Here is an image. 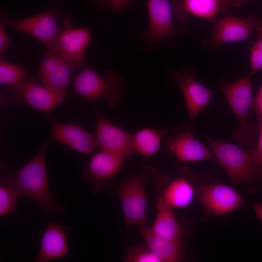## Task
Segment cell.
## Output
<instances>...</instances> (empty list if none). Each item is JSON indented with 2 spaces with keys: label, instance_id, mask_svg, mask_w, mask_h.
Returning <instances> with one entry per match:
<instances>
[{
  "label": "cell",
  "instance_id": "22",
  "mask_svg": "<svg viewBox=\"0 0 262 262\" xmlns=\"http://www.w3.org/2000/svg\"><path fill=\"white\" fill-rule=\"evenodd\" d=\"M196 195L194 184L183 174L171 181L159 197L173 209H183L191 205Z\"/></svg>",
  "mask_w": 262,
  "mask_h": 262
},
{
  "label": "cell",
  "instance_id": "19",
  "mask_svg": "<svg viewBox=\"0 0 262 262\" xmlns=\"http://www.w3.org/2000/svg\"><path fill=\"white\" fill-rule=\"evenodd\" d=\"M229 6L226 0H174L172 4L175 16L183 22L190 16L214 21Z\"/></svg>",
  "mask_w": 262,
  "mask_h": 262
},
{
  "label": "cell",
  "instance_id": "3",
  "mask_svg": "<svg viewBox=\"0 0 262 262\" xmlns=\"http://www.w3.org/2000/svg\"><path fill=\"white\" fill-rule=\"evenodd\" d=\"M249 74L234 82L220 81V91L224 95L239 122V126L232 133L233 139L248 146L252 149L256 146L259 127L247 121V115L253 108V98Z\"/></svg>",
  "mask_w": 262,
  "mask_h": 262
},
{
  "label": "cell",
  "instance_id": "33",
  "mask_svg": "<svg viewBox=\"0 0 262 262\" xmlns=\"http://www.w3.org/2000/svg\"><path fill=\"white\" fill-rule=\"evenodd\" d=\"M259 122H262V118L259 120Z\"/></svg>",
  "mask_w": 262,
  "mask_h": 262
},
{
  "label": "cell",
  "instance_id": "9",
  "mask_svg": "<svg viewBox=\"0 0 262 262\" xmlns=\"http://www.w3.org/2000/svg\"><path fill=\"white\" fill-rule=\"evenodd\" d=\"M0 98L2 104H17L23 101L48 115L65 99V96L38 84L37 82H29L17 86H8Z\"/></svg>",
  "mask_w": 262,
  "mask_h": 262
},
{
  "label": "cell",
  "instance_id": "26",
  "mask_svg": "<svg viewBox=\"0 0 262 262\" xmlns=\"http://www.w3.org/2000/svg\"><path fill=\"white\" fill-rule=\"evenodd\" d=\"M125 262H160L158 258L145 245L138 244L128 250L124 260Z\"/></svg>",
  "mask_w": 262,
  "mask_h": 262
},
{
  "label": "cell",
  "instance_id": "30",
  "mask_svg": "<svg viewBox=\"0 0 262 262\" xmlns=\"http://www.w3.org/2000/svg\"><path fill=\"white\" fill-rule=\"evenodd\" d=\"M253 108L255 110L259 120L262 118V83L253 98Z\"/></svg>",
  "mask_w": 262,
  "mask_h": 262
},
{
  "label": "cell",
  "instance_id": "10",
  "mask_svg": "<svg viewBox=\"0 0 262 262\" xmlns=\"http://www.w3.org/2000/svg\"><path fill=\"white\" fill-rule=\"evenodd\" d=\"M168 74L170 81L178 86L182 94L190 123L193 124L209 104L213 92L196 80L190 69H170Z\"/></svg>",
  "mask_w": 262,
  "mask_h": 262
},
{
  "label": "cell",
  "instance_id": "6",
  "mask_svg": "<svg viewBox=\"0 0 262 262\" xmlns=\"http://www.w3.org/2000/svg\"><path fill=\"white\" fill-rule=\"evenodd\" d=\"M157 174L153 168L143 166L138 173L116 186L126 228L147 224V196L145 183Z\"/></svg>",
  "mask_w": 262,
  "mask_h": 262
},
{
  "label": "cell",
  "instance_id": "25",
  "mask_svg": "<svg viewBox=\"0 0 262 262\" xmlns=\"http://www.w3.org/2000/svg\"><path fill=\"white\" fill-rule=\"evenodd\" d=\"M37 77L29 74L25 68L9 62L4 57L0 59V83L15 87L29 82H37Z\"/></svg>",
  "mask_w": 262,
  "mask_h": 262
},
{
  "label": "cell",
  "instance_id": "24",
  "mask_svg": "<svg viewBox=\"0 0 262 262\" xmlns=\"http://www.w3.org/2000/svg\"><path fill=\"white\" fill-rule=\"evenodd\" d=\"M22 196L11 174L3 172L0 175V216L15 212L19 198Z\"/></svg>",
  "mask_w": 262,
  "mask_h": 262
},
{
  "label": "cell",
  "instance_id": "28",
  "mask_svg": "<svg viewBox=\"0 0 262 262\" xmlns=\"http://www.w3.org/2000/svg\"><path fill=\"white\" fill-rule=\"evenodd\" d=\"M8 20V13L3 7L0 8V55L2 54L12 45L11 37L4 31Z\"/></svg>",
  "mask_w": 262,
  "mask_h": 262
},
{
  "label": "cell",
  "instance_id": "12",
  "mask_svg": "<svg viewBox=\"0 0 262 262\" xmlns=\"http://www.w3.org/2000/svg\"><path fill=\"white\" fill-rule=\"evenodd\" d=\"M95 136L97 147L124 159L136 154L132 145L131 134L114 125L96 109Z\"/></svg>",
  "mask_w": 262,
  "mask_h": 262
},
{
  "label": "cell",
  "instance_id": "2",
  "mask_svg": "<svg viewBox=\"0 0 262 262\" xmlns=\"http://www.w3.org/2000/svg\"><path fill=\"white\" fill-rule=\"evenodd\" d=\"M202 135L213 160L224 168L231 182L243 185L249 193L256 192L261 179L255 169L253 149L246 150L235 144L215 139L205 133Z\"/></svg>",
  "mask_w": 262,
  "mask_h": 262
},
{
  "label": "cell",
  "instance_id": "16",
  "mask_svg": "<svg viewBox=\"0 0 262 262\" xmlns=\"http://www.w3.org/2000/svg\"><path fill=\"white\" fill-rule=\"evenodd\" d=\"M48 115L51 122L49 142L66 145L84 154L93 153L97 147L95 134L89 133L78 124L61 123L49 114Z\"/></svg>",
  "mask_w": 262,
  "mask_h": 262
},
{
  "label": "cell",
  "instance_id": "14",
  "mask_svg": "<svg viewBox=\"0 0 262 262\" xmlns=\"http://www.w3.org/2000/svg\"><path fill=\"white\" fill-rule=\"evenodd\" d=\"M258 19L254 16L246 18L228 16L219 19L214 22L207 45L213 50L221 44L245 40L252 34Z\"/></svg>",
  "mask_w": 262,
  "mask_h": 262
},
{
  "label": "cell",
  "instance_id": "11",
  "mask_svg": "<svg viewBox=\"0 0 262 262\" xmlns=\"http://www.w3.org/2000/svg\"><path fill=\"white\" fill-rule=\"evenodd\" d=\"M196 190L203 207L215 215L229 213L246 203L245 199L235 189L227 184H204L197 187Z\"/></svg>",
  "mask_w": 262,
  "mask_h": 262
},
{
  "label": "cell",
  "instance_id": "17",
  "mask_svg": "<svg viewBox=\"0 0 262 262\" xmlns=\"http://www.w3.org/2000/svg\"><path fill=\"white\" fill-rule=\"evenodd\" d=\"M124 160L114 154L99 150L91 158L82 179L90 182L93 192L98 193L102 190L105 182L121 169Z\"/></svg>",
  "mask_w": 262,
  "mask_h": 262
},
{
  "label": "cell",
  "instance_id": "18",
  "mask_svg": "<svg viewBox=\"0 0 262 262\" xmlns=\"http://www.w3.org/2000/svg\"><path fill=\"white\" fill-rule=\"evenodd\" d=\"M69 229L68 224L50 221L42 236L40 247L35 261L48 262L67 255L69 248L66 234Z\"/></svg>",
  "mask_w": 262,
  "mask_h": 262
},
{
  "label": "cell",
  "instance_id": "20",
  "mask_svg": "<svg viewBox=\"0 0 262 262\" xmlns=\"http://www.w3.org/2000/svg\"><path fill=\"white\" fill-rule=\"evenodd\" d=\"M138 228L146 245L160 262H178L182 259V244L156 234L147 224Z\"/></svg>",
  "mask_w": 262,
  "mask_h": 262
},
{
  "label": "cell",
  "instance_id": "7",
  "mask_svg": "<svg viewBox=\"0 0 262 262\" xmlns=\"http://www.w3.org/2000/svg\"><path fill=\"white\" fill-rule=\"evenodd\" d=\"M92 28H72L66 18L48 50L65 60L74 69L82 68L85 63L84 51L91 42Z\"/></svg>",
  "mask_w": 262,
  "mask_h": 262
},
{
  "label": "cell",
  "instance_id": "21",
  "mask_svg": "<svg viewBox=\"0 0 262 262\" xmlns=\"http://www.w3.org/2000/svg\"><path fill=\"white\" fill-rule=\"evenodd\" d=\"M157 213L151 229L156 234L182 244V235L173 209L159 197L155 202Z\"/></svg>",
  "mask_w": 262,
  "mask_h": 262
},
{
  "label": "cell",
  "instance_id": "27",
  "mask_svg": "<svg viewBox=\"0 0 262 262\" xmlns=\"http://www.w3.org/2000/svg\"><path fill=\"white\" fill-rule=\"evenodd\" d=\"M91 7L98 11L110 9L112 14L123 13L132 0H84Z\"/></svg>",
  "mask_w": 262,
  "mask_h": 262
},
{
  "label": "cell",
  "instance_id": "13",
  "mask_svg": "<svg viewBox=\"0 0 262 262\" xmlns=\"http://www.w3.org/2000/svg\"><path fill=\"white\" fill-rule=\"evenodd\" d=\"M165 140L167 149L181 162L213 160L211 151L196 138L190 125L178 127L176 133Z\"/></svg>",
  "mask_w": 262,
  "mask_h": 262
},
{
  "label": "cell",
  "instance_id": "15",
  "mask_svg": "<svg viewBox=\"0 0 262 262\" xmlns=\"http://www.w3.org/2000/svg\"><path fill=\"white\" fill-rule=\"evenodd\" d=\"M74 70L73 67L65 60L47 50L43 56L37 72L44 85L66 96Z\"/></svg>",
  "mask_w": 262,
  "mask_h": 262
},
{
  "label": "cell",
  "instance_id": "4",
  "mask_svg": "<svg viewBox=\"0 0 262 262\" xmlns=\"http://www.w3.org/2000/svg\"><path fill=\"white\" fill-rule=\"evenodd\" d=\"M73 85L78 95L91 101L104 99L111 109L115 108L124 98V78L115 70H107L101 75L84 68L75 78Z\"/></svg>",
  "mask_w": 262,
  "mask_h": 262
},
{
  "label": "cell",
  "instance_id": "29",
  "mask_svg": "<svg viewBox=\"0 0 262 262\" xmlns=\"http://www.w3.org/2000/svg\"><path fill=\"white\" fill-rule=\"evenodd\" d=\"M253 149V160L255 171L262 179V122H259V133L257 143Z\"/></svg>",
  "mask_w": 262,
  "mask_h": 262
},
{
  "label": "cell",
  "instance_id": "1",
  "mask_svg": "<svg viewBox=\"0 0 262 262\" xmlns=\"http://www.w3.org/2000/svg\"><path fill=\"white\" fill-rule=\"evenodd\" d=\"M47 148V144L43 143L14 179L22 196L31 199L44 212L56 218L65 213L66 207L55 199L49 191L46 164Z\"/></svg>",
  "mask_w": 262,
  "mask_h": 262
},
{
  "label": "cell",
  "instance_id": "31",
  "mask_svg": "<svg viewBox=\"0 0 262 262\" xmlns=\"http://www.w3.org/2000/svg\"><path fill=\"white\" fill-rule=\"evenodd\" d=\"M252 207L256 215L262 223V202H255Z\"/></svg>",
  "mask_w": 262,
  "mask_h": 262
},
{
  "label": "cell",
  "instance_id": "32",
  "mask_svg": "<svg viewBox=\"0 0 262 262\" xmlns=\"http://www.w3.org/2000/svg\"><path fill=\"white\" fill-rule=\"evenodd\" d=\"M229 5L239 7L244 4L246 0H226Z\"/></svg>",
  "mask_w": 262,
  "mask_h": 262
},
{
  "label": "cell",
  "instance_id": "8",
  "mask_svg": "<svg viewBox=\"0 0 262 262\" xmlns=\"http://www.w3.org/2000/svg\"><path fill=\"white\" fill-rule=\"evenodd\" d=\"M64 1L53 0L52 5L43 12L16 20H7V25L11 26L14 31L28 34L48 49L58 34L63 23L59 25L58 21Z\"/></svg>",
  "mask_w": 262,
  "mask_h": 262
},
{
  "label": "cell",
  "instance_id": "5",
  "mask_svg": "<svg viewBox=\"0 0 262 262\" xmlns=\"http://www.w3.org/2000/svg\"><path fill=\"white\" fill-rule=\"evenodd\" d=\"M148 27L139 38L145 51L153 52L163 41L168 42L181 34L185 29L183 22L174 21L170 0H147Z\"/></svg>",
  "mask_w": 262,
  "mask_h": 262
},
{
  "label": "cell",
  "instance_id": "23",
  "mask_svg": "<svg viewBox=\"0 0 262 262\" xmlns=\"http://www.w3.org/2000/svg\"><path fill=\"white\" fill-rule=\"evenodd\" d=\"M165 132L164 128H144L137 131L131 134L136 153L144 157H150L157 153L160 149Z\"/></svg>",
  "mask_w": 262,
  "mask_h": 262
}]
</instances>
